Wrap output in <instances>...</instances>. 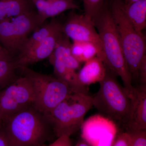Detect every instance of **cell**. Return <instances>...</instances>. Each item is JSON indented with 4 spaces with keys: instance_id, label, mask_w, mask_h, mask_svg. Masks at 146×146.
Segmentation results:
<instances>
[{
    "instance_id": "cell-1",
    "label": "cell",
    "mask_w": 146,
    "mask_h": 146,
    "mask_svg": "<svg viewBox=\"0 0 146 146\" xmlns=\"http://www.w3.org/2000/svg\"><path fill=\"white\" fill-rule=\"evenodd\" d=\"M99 35L103 62L106 68L121 78L128 92L134 86L129 70L120 42L119 37L110 6L104 3L92 21Z\"/></svg>"
},
{
    "instance_id": "cell-2",
    "label": "cell",
    "mask_w": 146,
    "mask_h": 146,
    "mask_svg": "<svg viewBox=\"0 0 146 146\" xmlns=\"http://www.w3.org/2000/svg\"><path fill=\"white\" fill-rule=\"evenodd\" d=\"M93 107L89 94L73 93L50 112L44 114L56 137H70L83 125L86 113Z\"/></svg>"
},
{
    "instance_id": "cell-3",
    "label": "cell",
    "mask_w": 146,
    "mask_h": 146,
    "mask_svg": "<svg viewBox=\"0 0 146 146\" xmlns=\"http://www.w3.org/2000/svg\"><path fill=\"white\" fill-rule=\"evenodd\" d=\"M122 0H113L110 6L132 82L138 79V69L146 56V38L136 31L126 15Z\"/></svg>"
},
{
    "instance_id": "cell-4",
    "label": "cell",
    "mask_w": 146,
    "mask_h": 146,
    "mask_svg": "<svg viewBox=\"0 0 146 146\" xmlns=\"http://www.w3.org/2000/svg\"><path fill=\"white\" fill-rule=\"evenodd\" d=\"M3 129L11 146H39L48 125L44 115L33 106L5 121Z\"/></svg>"
},
{
    "instance_id": "cell-5",
    "label": "cell",
    "mask_w": 146,
    "mask_h": 146,
    "mask_svg": "<svg viewBox=\"0 0 146 146\" xmlns=\"http://www.w3.org/2000/svg\"><path fill=\"white\" fill-rule=\"evenodd\" d=\"M116 76L106 68L105 76L99 82V91L92 96V104L105 116L126 125L130 110V98L127 90L118 82Z\"/></svg>"
},
{
    "instance_id": "cell-6",
    "label": "cell",
    "mask_w": 146,
    "mask_h": 146,
    "mask_svg": "<svg viewBox=\"0 0 146 146\" xmlns=\"http://www.w3.org/2000/svg\"><path fill=\"white\" fill-rule=\"evenodd\" d=\"M18 69L31 83L34 94L33 106L43 115L50 112L74 93L66 83L55 76L37 72L28 67Z\"/></svg>"
},
{
    "instance_id": "cell-7",
    "label": "cell",
    "mask_w": 146,
    "mask_h": 146,
    "mask_svg": "<svg viewBox=\"0 0 146 146\" xmlns=\"http://www.w3.org/2000/svg\"><path fill=\"white\" fill-rule=\"evenodd\" d=\"M43 24L34 9L0 21V43L12 56H16L30 34Z\"/></svg>"
},
{
    "instance_id": "cell-8",
    "label": "cell",
    "mask_w": 146,
    "mask_h": 146,
    "mask_svg": "<svg viewBox=\"0 0 146 146\" xmlns=\"http://www.w3.org/2000/svg\"><path fill=\"white\" fill-rule=\"evenodd\" d=\"M31 83L25 76L16 80L0 91V118L2 123L18 112L33 105Z\"/></svg>"
},
{
    "instance_id": "cell-9",
    "label": "cell",
    "mask_w": 146,
    "mask_h": 146,
    "mask_svg": "<svg viewBox=\"0 0 146 146\" xmlns=\"http://www.w3.org/2000/svg\"><path fill=\"white\" fill-rule=\"evenodd\" d=\"M62 33L73 41L89 42L95 45L100 52V58L103 61V54L99 35L94 23L84 15L72 11L62 25Z\"/></svg>"
},
{
    "instance_id": "cell-10",
    "label": "cell",
    "mask_w": 146,
    "mask_h": 146,
    "mask_svg": "<svg viewBox=\"0 0 146 146\" xmlns=\"http://www.w3.org/2000/svg\"><path fill=\"white\" fill-rule=\"evenodd\" d=\"M131 105L126 125L129 131L146 129V84L134 87L128 92Z\"/></svg>"
},
{
    "instance_id": "cell-11",
    "label": "cell",
    "mask_w": 146,
    "mask_h": 146,
    "mask_svg": "<svg viewBox=\"0 0 146 146\" xmlns=\"http://www.w3.org/2000/svg\"><path fill=\"white\" fill-rule=\"evenodd\" d=\"M62 32L51 35L33 48L26 54L15 58L18 68L28 67L50 57Z\"/></svg>"
},
{
    "instance_id": "cell-12",
    "label": "cell",
    "mask_w": 146,
    "mask_h": 146,
    "mask_svg": "<svg viewBox=\"0 0 146 146\" xmlns=\"http://www.w3.org/2000/svg\"><path fill=\"white\" fill-rule=\"evenodd\" d=\"M43 23L70 9H79L74 0H30Z\"/></svg>"
},
{
    "instance_id": "cell-13",
    "label": "cell",
    "mask_w": 146,
    "mask_h": 146,
    "mask_svg": "<svg viewBox=\"0 0 146 146\" xmlns=\"http://www.w3.org/2000/svg\"><path fill=\"white\" fill-rule=\"evenodd\" d=\"M106 71V66L103 61L96 56L84 63L83 67L78 73V76L80 83L88 86L102 80Z\"/></svg>"
},
{
    "instance_id": "cell-14",
    "label": "cell",
    "mask_w": 146,
    "mask_h": 146,
    "mask_svg": "<svg viewBox=\"0 0 146 146\" xmlns=\"http://www.w3.org/2000/svg\"><path fill=\"white\" fill-rule=\"evenodd\" d=\"M62 25L63 24L55 19H52L48 23L43 24L35 31L31 36H29L16 57L25 54L51 35L62 32Z\"/></svg>"
},
{
    "instance_id": "cell-15",
    "label": "cell",
    "mask_w": 146,
    "mask_h": 146,
    "mask_svg": "<svg viewBox=\"0 0 146 146\" xmlns=\"http://www.w3.org/2000/svg\"><path fill=\"white\" fill-rule=\"evenodd\" d=\"M49 60L53 67L55 76L66 83L74 93L89 94L88 86L80 83L75 70L66 67L55 59Z\"/></svg>"
},
{
    "instance_id": "cell-16",
    "label": "cell",
    "mask_w": 146,
    "mask_h": 146,
    "mask_svg": "<svg viewBox=\"0 0 146 146\" xmlns=\"http://www.w3.org/2000/svg\"><path fill=\"white\" fill-rule=\"evenodd\" d=\"M70 39L62 33L58 39L53 52L48 58L55 59L66 67L76 70L80 68L81 63L72 54V43Z\"/></svg>"
},
{
    "instance_id": "cell-17",
    "label": "cell",
    "mask_w": 146,
    "mask_h": 146,
    "mask_svg": "<svg viewBox=\"0 0 146 146\" xmlns=\"http://www.w3.org/2000/svg\"><path fill=\"white\" fill-rule=\"evenodd\" d=\"M123 7L133 27L138 32L142 33L146 27V0H138L127 5L124 3Z\"/></svg>"
},
{
    "instance_id": "cell-18",
    "label": "cell",
    "mask_w": 146,
    "mask_h": 146,
    "mask_svg": "<svg viewBox=\"0 0 146 146\" xmlns=\"http://www.w3.org/2000/svg\"><path fill=\"white\" fill-rule=\"evenodd\" d=\"M33 7L30 0H0V21L26 13Z\"/></svg>"
},
{
    "instance_id": "cell-19",
    "label": "cell",
    "mask_w": 146,
    "mask_h": 146,
    "mask_svg": "<svg viewBox=\"0 0 146 146\" xmlns=\"http://www.w3.org/2000/svg\"><path fill=\"white\" fill-rule=\"evenodd\" d=\"M71 51L74 57L80 63H85L96 56H100L98 48L89 42L73 41Z\"/></svg>"
},
{
    "instance_id": "cell-20",
    "label": "cell",
    "mask_w": 146,
    "mask_h": 146,
    "mask_svg": "<svg viewBox=\"0 0 146 146\" xmlns=\"http://www.w3.org/2000/svg\"><path fill=\"white\" fill-rule=\"evenodd\" d=\"M17 69L15 58L0 60V91L17 78Z\"/></svg>"
},
{
    "instance_id": "cell-21",
    "label": "cell",
    "mask_w": 146,
    "mask_h": 146,
    "mask_svg": "<svg viewBox=\"0 0 146 146\" xmlns=\"http://www.w3.org/2000/svg\"><path fill=\"white\" fill-rule=\"evenodd\" d=\"M83 1L84 15L92 21L102 7L104 0H83Z\"/></svg>"
},
{
    "instance_id": "cell-22",
    "label": "cell",
    "mask_w": 146,
    "mask_h": 146,
    "mask_svg": "<svg viewBox=\"0 0 146 146\" xmlns=\"http://www.w3.org/2000/svg\"><path fill=\"white\" fill-rule=\"evenodd\" d=\"M129 132L131 135V146H146V129Z\"/></svg>"
},
{
    "instance_id": "cell-23",
    "label": "cell",
    "mask_w": 146,
    "mask_h": 146,
    "mask_svg": "<svg viewBox=\"0 0 146 146\" xmlns=\"http://www.w3.org/2000/svg\"><path fill=\"white\" fill-rule=\"evenodd\" d=\"M131 132H124L117 136L112 146H131Z\"/></svg>"
},
{
    "instance_id": "cell-24",
    "label": "cell",
    "mask_w": 146,
    "mask_h": 146,
    "mask_svg": "<svg viewBox=\"0 0 146 146\" xmlns=\"http://www.w3.org/2000/svg\"><path fill=\"white\" fill-rule=\"evenodd\" d=\"M138 80L141 84H146V55L142 59L139 66Z\"/></svg>"
},
{
    "instance_id": "cell-25",
    "label": "cell",
    "mask_w": 146,
    "mask_h": 146,
    "mask_svg": "<svg viewBox=\"0 0 146 146\" xmlns=\"http://www.w3.org/2000/svg\"><path fill=\"white\" fill-rule=\"evenodd\" d=\"M48 146H72L70 136L63 135L57 137V139Z\"/></svg>"
},
{
    "instance_id": "cell-26",
    "label": "cell",
    "mask_w": 146,
    "mask_h": 146,
    "mask_svg": "<svg viewBox=\"0 0 146 146\" xmlns=\"http://www.w3.org/2000/svg\"><path fill=\"white\" fill-rule=\"evenodd\" d=\"M0 146H11L2 127L0 128Z\"/></svg>"
},
{
    "instance_id": "cell-27",
    "label": "cell",
    "mask_w": 146,
    "mask_h": 146,
    "mask_svg": "<svg viewBox=\"0 0 146 146\" xmlns=\"http://www.w3.org/2000/svg\"><path fill=\"white\" fill-rule=\"evenodd\" d=\"M14 58L0 43V60Z\"/></svg>"
},
{
    "instance_id": "cell-28",
    "label": "cell",
    "mask_w": 146,
    "mask_h": 146,
    "mask_svg": "<svg viewBox=\"0 0 146 146\" xmlns=\"http://www.w3.org/2000/svg\"><path fill=\"white\" fill-rule=\"evenodd\" d=\"M138 0H125V1H123L124 3L126 5L129 4L131 3L134 2Z\"/></svg>"
},
{
    "instance_id": "cell-29",
    "label": "cell",
    "mask_w": 146,
    "mask_h": 146,
    "mask_svg": "<svg viewBox=\"0 0 146 146\" xmlns=\"http://www.w3.org/2000/svg\"><path fill=\"white\" fill-rule=\"evenodd\" d=\"M2 120L1 119V118H0V127H2Z\"/></svg>"
},
{
    "instance_id": "cell-30",
    "label": "cell",
    "mask_w": 146,
    "mask_h": 146,
    "mask_svg": "<svg viewBox=\"0 0 146 146\" xmlns=\"http://www.w3.org/2000/svg\"><path fill=\"white\" fill-rule=\"evenodd\" d=\"M76 146V145H75V146Z\"/></svg>"
},
{
    "instance_id": "cell-31",
    "label": "cell",
    "mask_w": 146,
    "mask_h": 146,
    "mask_svg": "<svg viewBox=\"0 0 146 146\" xmlns=\"http://www.w3.org/2000/svg\"><path fill=\"white\" fill-rule=\"evenodd\" d=\"M0 128H1V127H0Z\"/></svg>"
}]
</instances>
